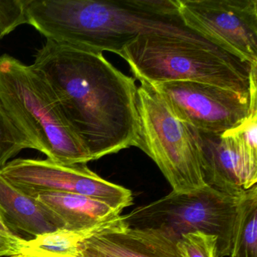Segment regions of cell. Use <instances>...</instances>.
I'll return each mask as SVG.
<instances>
[{"instance_id": "cell-1", "label": "cell", "mask_w": 257, "mask_h": 257, "mask_svg": "<svg viewBox=\"0 0 257 257\" xmlns=\"http://www.w3.org/2000/svg\"><path fill=\"white\" fill-rule=\"evenodd\" d=\"M32 66L49 84L91 161L138 147V86L102 52L47 40Z\"/></svg>"}, {"instance_id": "cell-2", "label": "cell", "mask_w": 257, "mask_h": 257, "mask_svg": "<svg viewBox=\"0 0 257 257\" xmlns=\"http://www.w3.org/2000/svg\"><path fill=\"white\" fill-rule=\"evenodd\" d=\"M27 16L28 25L47 40L92 52L120 55L125 46L147 35L217 46L186 28L180 18L147 13L138 0H29Z\"/></svg>"}, {"instance_id": "cell-3", "label": "cell", "mask_w": 257, "mask_h": 257, "mask_svg": "<svg viewBox=\"0 0 257 257\" xmlns=\"http://www.w3.org/2000/svg\"><path fill=\"white\" fill-rule=\"evenodd\" d=\"M135 79L150 84L191 81L250 94L257 66L214 46L161 35L143 36L119 55Z\"/></svg>"}, {"instance_id": "cell-4", "label": "cell", "mask_w": 257, "mask_h": 257, "mask_svg": "<svg viewBox=\"0 0 257 257\" xmlns=\"http://www.w3.org/2000/svg\"><path fill=\"white\" fill-rule=\"evenodd\" d=\"M0 100L16 125L48 159L66 165L91 162L49 84L32 65L10 55L0 57Z\"/></svg>"}, {"instance_id": "cell-5", "label": "cell", "mask_w": 257, "mask_h": 257, "mask_svg": "<svg viewBox=\"0 0 257 257\" xmlns=\"http://www.w3.org/2000/svg\"><path fill=\"white\" fill-rule=\"evenodd\" d=\"M138 87L140 139L138 147L153 159L177 193L207 186L195 128L174 115L151 84Z\"/></svg>"}, {"instance_id": "cell-6", "label": "cell", "mask_w": 257, "mask_h": 257, "mask_svg": "<svg viewBox=\"0 0 257 257\" xmlns=\"http://www.w3.org/2000/svg\"><path fill=\"white\" fill-rule=\"evenodd\" d=\"M240 197L231 196L207 185L188 193L172 191L121 216L129 226L160 230L177 239L193 231L213 234L217 237L218 257L229 256Z\"/></svg>"}, {"instance_id": "cell-7", "label": "cell", "mask_w": 257, "mask_h": 257, "mask_svg": "<svg viewBox=\"0 0 257 257\" xmlns=\"http://www.w3.org/2000/svg\"><path fill=\"white\" fill-rule=\"evenodd\" d=\"M173 113L198 131L222 134L243 123L257 104V85L242 94L216 85L170 81L151 84Z\"/></svg>"}, {"instance_id": "cell-8", "label": "cell", "mask_w": 257, "mask_h": 257, "mask_svg": "<svg viewBox=\"0 0 257 257\" xmlns=\"http://www.w3.org/2000/svg\"><path fill=\"white\" fill-rule=\"evenodd\" d=\"M0 175L31 196L40 192L76 194L103 201L121 212L133 204L130 189L104 180L87 164L16 159L0 170Z\"/></svg>"}, {"instance_id": "cell-9", "label": "cell", "mask_w": 257, "mask_h": 257, "mask_svg": "<svg viewBox=\"0 0 257 257\" xmlns=\"http://www.w3.org/2000/svg\"><path fill=\"white\" fill-rule=\"evenodd\" d=\"M183 25L257 66V0H177Z\"/></svg>"}, {"instance_id": "cell-10", "label": "cell", "mask_w": 257, "mask_h": 257, "mask_svg": "<svg viewBox=\"0 0 257 257\" xmlns=\"http://www.w3.org/2000/svg\"><path fill=\"white\" fill-rule=\"evenodd\" d=\"M194 128V127H193ZM206 183L219 192L240 197L257 183V141L238 127L225 133L196 130Z\"/></svg>"}, {"instance_id": "cell-11", "label": "cell", "mask_w": 257, "mask_h": 257, "mask_svg": "<svg viewBox=\"0 0 257 257\" xmlns=\"http://www.w3.org/2000/svg\"><path fill=\"white\" fill-rule=\"evenodd\" d=\"M121 216L84 240L82 257H184L178 239L160 230L129 226Z\"/></svg>"}, {"instance_id": "cell-12", "label": "cell", "mask_w": 257, "mask_h": 257, "mask_svg": "<svg viewBox=\"0 0 257 257\" xmlns=\"http://www.w3.org/2000/svg\"><path fill=\"white\" fill-rule=\"evenodd\" d=\"M0 216L9 227L36 237L64 229V224L50 209L0 175Z\"/></svg>"}, {"instance_id": "cell-13", "label": "cell", "mask_w": 257, "mask_h": 257, "mask_svg": "<svg viewBox=\"0 0 257 257\" xmlns=\"http://www.w3.org/2000/svg\"><path fill=\"white\" fill-rule=\"evenodd\" d=\"M62 220L64 229L97 231L121 215L103 201L76 194L40 192L34 195Z\"/></svg>"}, {"instance_id": "cell-14", "label": "cell", "mask_w": 257, "mask_h": 257, "mask_svg": "<svg viewBox=\"0 0 257 257\" xmlns=\"http://www.w3.org/2000/svg\"><path fill=\"white\" fill-rule=\"evenodd\" d=\"M230 255L257 257V185L245 190L239 200Z\"/></svg>"}, {"instance_id": "cell-15", "label": "cell", "mask_w": 257, "mask_h": 257, "mask_svg": "<svg viewBox=\"0 0 257 257\" xmlns=\"http://www.w3.org/2000/svg\"><path fill=\"white\" fill-rule=\"evenodd\" d=\"M97 231L59 229L45 233L26 240L21 255L27 257H82V243Z\"/></svg>"}, {"instance_id": "cell-16", "label": "cell", "mask_w": 257, "mask_h": 257, "mask_svg": "<svg viewBox=\"0 0 257 257\" xmlns=\"http://www.w3.org/2000/svg\"><path fill=\"white\" fill-rule=\"evenodd\" d=\"M25 149L36 150L31 140L12 119L0 100V170Z\"/></svg>"}, {"instance_id": "cell-17", "label": "cell", "mask_w": 257, "mask_h": 257, "mask_svg": "<svg viewBox=\"0 0 257 257\" xmlns=\"http://www.w3.org/2000/svg\"><path fill=\"white\" fill-rule=\"evenodd\" d=\"M217 237L202 231L180 235L177 246L184 257H218Z\"/></svg>"}, {"instance_id": "cell-18", "label": "cell", "mask_w": 257, "mask_h": 257, "mask_svg": "<svg viewBox=\"0 0 257 257\" xmlns=\"http://www.w3.org/2000/svg\"><path fill=\"white\" fill-rule=\"evenodd\" d=\"M29 0H0V42L21 25L28 24Z\"/></svg>"}, {"instance_id": "cell-19", "label": "cell", "mask_w": 257, "mask_h": 257, "mask_svg": "<svg viewBox=\"0 0 257 257\" xmlns=\"http://www.w3.org/2000/svg\"><path fill=\"white\" fill-rule=\"evenodd\" d=\"M26 240L15 234L0 216V257L19 255Z\"/></svg>"}, {"instance_id": "cell-20", "label": "cell", "mask_w": 257, "mask_h": 257, "mask_svg": "<svg viewBox=\"0 0 257 257\" xmlns=\"http://www.w3.org/2000/svg\"><path fill=\"white\" fill-rule=\"evenodd\" d=\"M10 257H27V256H25V255H21V254H19V255H13V256H10Z\"/></svg>"}, {"instance_id": "cell-21", "label": "cell", "mask_w": 257, "mask_h": 257, "mask_svg": "<svg viewBox=\"0 0 257 257\" xmlns=\"http://www.w3.org/2000/svg\"><path fill=\"white\" fill-rule=\"evenodd\" d=\"M228 257H234V256H231V255H229V256H228Z\"/></svg>"}]
</instances>
